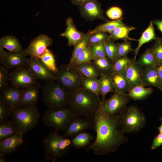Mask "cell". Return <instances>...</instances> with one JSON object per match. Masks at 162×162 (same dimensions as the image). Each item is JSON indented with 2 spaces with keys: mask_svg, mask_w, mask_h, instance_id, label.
<instances>
[{
  "mask_svg": "<svg viewBox=\"0 0 162 162\" xmlns=\"http://www.w3.org/2000/svg\"><path fill=\"white\" fill-rule=\"evenodd\" d=\"M93 129L96 132L94 142L85 150L104 155L115 152L127 140L118 123V115H110L99 108L92 118Z\"/></svg>",
  "mask_w": 162,
  "mask_h": 162,
  "instance_id": "6da1fadb",
  "label": "cell"
},
{
  "mask_svg": "<svg viewBox=\"0 0 162 162\" xmlns=\"http://www.w3.org/2000/svg\"><path fill=\"white\" fill-rule=\"evenodd\" d=\"M101 102L99 96L83 87L69 91L67 105L79 116L92 119Z\"/></svg>",
  "mask_w": 162,
  "mask_h": 162,
  "instance_id": "7a4b0ae2",
  "label": "cell"
},
{
  "mask_svg": "<svg viewBox=\"0 0 162 162\" xmlns=\"http://www.w3.org/2000/svg\"><path fill=\"white\" fill-rule=\"evenodd\" d=\"M55 130L43 140L44 159L55 162L63 157L72 146L71 140L58 134Z\"/></svg>",
  "mask_w": 162,
  "mask_h": 162,
  "instance_id": "3957f363",
  "label": "cell"
},
{
  "mask_svg": "<svg viewBox=\"0 0 162 162\" xmlns=\"http://www.w3.org/2000/svg\"><path fill=\"white\" fill-rule=\"evenodd\" d=\"M55 80H50L42 88V99L48 109H60L67 105L69 91Z\"/></svg>",
  "mask_w": 162,
  "mask_h": 162,
  "instance_id": "277c9868",
  "label": "cell"
},
{
  "mask_svg": "<svg viewBox=\"0 0 162 162\" xmlns=\"http://www.w3.org/2000/svg\"><path fill=\"white\" fill-rule=\"evenodd\" d=\"M12 119L19 131L24 134L37 124L40 115L36 106L10 109Z\"/></svg>",
  "mask_w": 162,
  "mask_h": 162,
  "instance_id": "5b68a950",
  "label": "cell"
},
{
  "mask_svg": "<svg viewBox=\"0 0 162 162\" xmlns=\"http://www.w3.org/2000/svg\"><path fill=\"white\" fill-rule=\"evenodd\" d=\"M118 123L124 133L140 131L146 125V119L144 114L137 107H126L118 115Z\"/></svg>",
  "mask_w": 162,
  "mask_h": 162,
  "instance_id": "8992f818",
  "label": "cell"
},
{
  "mask_svg": "<svg viewBox=\"0 0 162 162\" xmlns=\"http://www.w3.org/2000/svg\"><path fill=\"white\" fill-rule=\"evenodd\" d=\"M78 116L69 107L60 109H48L43 115L42 122L57 131L65 130L73 119Z\"/></svg>",
  "mask_w": 162,
  "mask_h": 162,
  "instance_id": "52a82bcc",
  "label": "cell"
},
{
  "mask_svg": "<svg viewBox=\"0 0 162 162\" xmlns=\"http://www.w3.org/2000/svg\"><path fill=\"white\" fill-rule=\"evenodd\" d=\"M58 69L56 81L67 90L69 91L84 87L82 81L84 76L75 67L63 64Z\"/></svg>",
  "mask_w": 162,
  "mask_h": 162,
  "instance_id": "ba28073f",
  "label": "cell"
},
{
  "mask_svg": "<svg viewBox=\"0 0 162 162\" xmlns=\"http://www.w3.org/2000/svg\"><path fill=\"white\" fill-rule=\"evenodd\" d=\"M130 98L128 94L114 91L109 98L101 101L99 109L107 114L117 115L125 108Z\"/></svg>",
  "mask_w": 162,
  "mask_h": 162,
  "instance_id": "9c48e42d",
  "label": "cell"
},
{
  "mask_svg": "<svg viewBox=\"0 0 162 162\" xmlns=\"http://www.w3.org/2000/svg\"><path fill=\"white\" fill-rule=\"evenodd\" d=\"M36 78L27 68H16L9 73V81L11 86L23 88L33 85H38Z\"/></svg>",
  "mask_w": 162,
  "mask_h": 162,
  "instance_id": "30bf717a",
  "label": "cell"
},
{
  "mask_svg": "<svg viewBox=\"0 0 162 162\" xmlns=\"http://www.w3.org/2000/svg\"><path fill=\"white\" fill-rule=\"evenodd\" d=\"M25 49L18 52H6L0 47V58L3 65L8 69L27 67Z\"/></svg>",
  "mask_w": 162,
  "mask_h": 162,
  "instance_id": "8fae6325",
  "label": "cell"
},
{
  "mask_svg": "<svg viewBox=\"0 0 162 162\" xmlns=\"http://www.w3.org/2000/svg\"><path fill=\"white\" fill-rule=\"evenodd\" d=\"M79 9L81 16L87 21L99 19L107 21L98 0H89L79 6Z\"/></svg>",
  "mask_w": 162,
  "mask_h": 162,
  "instance_id": "7c38bea8",
  "label": "cell"
},
{
  "mask_svg": "<svg viewBox=\"0 0 162 162\" xmlns=\"http://www.w3.org/2000/svg\"><path fill=\"white\" fill-rule=\"evenodd\" d=\"M27 68L36 79L46 82L56 81V76L45 65L39 58L32 57L28 58Z\"/></svg>",
  "mask_w": 162,
  "mask_h": 162,
  "instance_id": "4fadbf2b",
  "label": "cell"
},
{
  "mask_svg": "<svg viewBox=\"0 0 162 162\" xmlns=\"http://www.w3.org/2000/svg\"><path fill=\"white\" fill-rule=\"evenodd\" d=\"M52 43V40L47 35L40 34L30 41L29 46L26 49L27 55L30 57L39 58Z\"/></svg>",
  "mask_w": 162,
  "mask_h": 162,
  "instance_id": "5bb4252c",
  "label": "cell"
},
{
  "mask_svg": "<svg viewBox=\"0 0 162 162\" xmlns=\"http://www.w3.org/2000/svg\"><path fill=\"white\" fill-rule=\"evenodd\" d=\"M92 119L82 118L77 116L71 121L65 130L64 136L66 137L74 136L88 129H93Z\"/></svg>",
  "mask_w": 162,
  "mask_h": 162,
  "instance_id": "9a60e30c",
  "label": "cell"
},
{
  "mask_svg": "<svg viewBox=\"0 0 162 162\" xmlns=\"http://www.w3.org/2000/svg\"><path fill=\"white\" fill-rule=\"evenodd\" d=\"M23 88L11 86L2 90L0 96L11 109L21 107L20 104Z\"/></svg>",
  "mask_w": 162,
  "mask_h": 162,
  "instance_id": "2e32d148",
  "label": "cell"
},
{
  "mask_svg": "<svg viewBox=\"0 0 162 162\" xmlns=\"http://www.w3.org/2000/svg\"><path fill=\"white\" fill-rule=\"evenodd\" d=\"M143 67L139 65L136 61H134L133 59L125 71L130 89L138 85L143 86Z\"/></svg>",
  "mask_w": 162,
  "mask_h": 162,
  "instance_id": "e0dca14e",
  "label": "cell"
},
{
  "mask_svg": "<svg viewBox=\"0 0 162 162\" xmlns=\"http://www.w3.org/2000/svg\"><path fill=\"white\" fill-rule=\"evenodd\" d=\"M23 135L19 132L0 141V155L4 156L15 152L24 142Z\"/></svg>",
  "mask_w": 162,
  "mask_h": 162,
  "instance_id": "ac0fdd59",
  "label": "cell"
},
{
  "mask_svg": "<svg viewBox=\"0 0 162 162\" xmlns=\"http://www.w3.org/2000/svg\"><path fill=\"white\" fill-rule=\"evenodd\" d=\"M65 24L66 26L65 30L60 36L67 39L68 46H74L82 39L85 34L76 29L73 20L71 17L67 18Z\"/></svg>",
  "mask_w": 162,
  "mask_h": 162,
  "instance_id": "d6986e66",
  "label": "cell"
},
{
  "mask_svg": "<svg viewBox=\"0 0 162 162\" xmlns=\"http://www.w3.org/2000/svg\"><path fill=\"white\" fill-rule=\"evenodd\" d=\"M39 85H33L23 88L20 106L29 107L35 106L39 99Z\"/></svg>",
  "mask_w": 162,
  "mask_h": 162,
  "instance_id": "ffe728a7",
  "label": "cell"
},
{
  "mask_svg": "<svg viewBox=\"0 0 162 162\" xmlns=\"http://www.w3.org/2000/svg\"><path fill=\"white\" fill-rule=\"evenodd\" d=\"M143 85L152 86L162 91V82L158 74L157 66L151 67L144 69Z\"/></svg>",
  "mask_w": 162,
  "mask_h": 162,
  "instance_id": "44dd1931",
  "label": "cell"
},
{
  "mask_svg": "<svg viewBox=\"0 0 162 162\" xmlns=\"http://www.w3.org/2000/svg\"><path fill=\"white\" fill-rule=\"evenodd\" d=\"M109 75L112 83L114 91L126 93L130 89L125 71L119 73L111 72Z\"/></svg>",
  "mask_w": 162,
  "mask_h": 162,
  "instance_id": "7402d4cb",
  "label": "cell"
},
{
  "mask_svg": "<svg viewBox=\"0 0 162 162\" xmlns=\"http://www.w3.org/2000/svg\"><path fill=\"white\" fill-rule=\"evenodd\" d=\"M156 38L153 23L152 21H151L147 28L142 33L140 38L137 40L138 41V45L134 50V54L133 58L134 60L136 61L139 51L143 45L153 40H155Z\"/></svg>",
  "mask_w": 162,
  "mask_h": 162,
  "instance_id": "603a6c76",
  "label": "cell"
},
{
  "mask_svg": "<svg viewBox=\"0 0 162 162\" xmlns=\"http://www.w3.org/2000/svg\"><path fill=\"white\" fill-rule=\"evenodd\" d=\"M135 29V28L134 27L123 23L117 27L110 33V39L114 41L118 40H135V39L130 38L128 35L130 32Z\"/></svg>",
  "mask_w": 162,
  "mask_h": 162,
  "instance_id": "cb8c5ba5",
  "label": "cell"
},
{
  "mask_svg": "<svg viewBox=\"0 0 162 162\" xmlns=\"http://www.w3.org/2000/svg\"><path fill=\"white\" fill-rule=\"evenodd\" d=\"M0 47L12 52H18L22 50V45L19 41L12 35H6L1 38Z\"/></svg>",
  "mask_w": 162,
  "mask_h": 162,
  "instance_id": "d4e9b609",
  "label": "cell"
},
{
  "mask_svg": "<svg viewBox=\"0 0 162 162\" xmlns=\"http://www.w3.org/2000/svg\"><path fill=\"white\" fill-rule=\"evenodd\" d=\"M91 34L88 31L74 46L69 63L68 64V66L73 67L75 65L79 56L87 46L88 40Z\"/></svg>",
  "mask_w": 162,
  "mask_h": 162,
  "instance_id": "484cf974",
  "label": "cell"
},
{
  "mask_svg": "<svg viewBox=\"0 0 162 162\" xmlns=\"http://www.w3.org/2000/svg\"><path fill=\"white\" fill-rule=\"evenodd\" d=\"M136 62L139 65L145 68L157 66L159 64L155 54L151 48L147 49Z\"/></svg>",
  "mask_w": 162,
  "mask_h": 162,
  "instance_id": "4316f807",
  "label": "cell"
},
{
  "mask_svg": "<svg viewBox=\"0 0 162 162\" xmlns=\"http://www.w3.org/2000/svg\"><path fill=\"white\" fill-rule=\"evenodd\" d=\"M152 87L146 88L141 85L136 86L128 92V94L130 98L134 100L143 99L152 93Z\"/></svg>",
  "mask_w": 162,
  "mask_h": 162,
  "instance_id": "83f0119b",
  "label": "cell"
},
{
  "mask_svg": "<svg viewBox=\"0 0 162 162\" xmlns=\"http://www.w3.org/2000/svg\"><path fill=\"white\" fill-rule=\"evenodd\" d=\"M94 138L89 133L82 132L74 136L71 140L72 146L78 149L85 148Z\"/></svg>",
  "mask_w": 162,
  "mask_h": 162,
  "instance_id": "f1b7e54d",
  "label": "cell"
},
{
  "mask_svg": "<svg viewBox=\"0 0 162 162\" xmlns=\"http://www.w3.org/2000/svg\"><path fill=\"white\" fill-rule=\"evenodd\" d=\"M19 132L11 119L0 124V141Z\"/></svg>",
  "mask_w": 162,
  "mask_h": 162,
  "instance_id": "f546056e",
  "label": "cell"
},
{
  "mask_svg": "<svg viewBox=\"0 0 162 162\" xmlns=\"http://www.w3.org/2000/svg\"><path fill=\"white\" fill-rule=\"evenodd\" d=\"M100 84V94L102 98V101H104L108 93L114 92V90L110 77L109 74H101L99 79Z\"/></svg>",
  "mask_w": 162,
  "mask_h": 162,
  "instance_id": "4dcf8cb0",
  "label": "cell"
},
{
  "mask_svg": "<svg viewBox=\"0 0 162 162\" xmlns=\"http://www.w3.org/2000/svg\"><path fill=\"white\" fill-rule=\"evenodd\" d=\"M39 58L45 65L56 76L58 69L56 65L54 56L52 51L46 49Z\"/></svg>",
  "mask_w": 162,
  "mask_h": 162,
  "instance_id": "1f68e13d",
  "label": "cell"
},
{
  "mask_svg": "<svg viewBox=\"0 0 162 162\" xmlns=\"http://www.w3.org/2000/svg\"><path fill=\"white\" fill-rule=\"evenodd\" d=\"M85 76L98 78L100 74L91 62L84 63L74 66Z\"/></svg>",
  "mask_w": 162,
  "mask_h": 162,
  "instance_id": "d6a6232c",
  "label": "cell"
},
{
  "mask_svg": "<svg viewBox=\"0 0 162 162\" xmlns=\"http://www.w3.org/2000/svg\"><path fill=\"white\" fill-rule=\"evenodd\" d=\"M92 61L100 75L109 74L112 72L113 64L107 58H94Z\"/></svg>",
  "mask_w": 162,
  "mask_h": 162,
  "instance_id": "836d02e7",
  "label": "cell"
},
{
  "mask_svg": "<svg viewBox=\"0 0 162 162\" xmlns=\"http://www.w3.org/2000/svg\"><path fill=\"white\" fill-rule=\"evenodd\" d=\"M123 18L111 21H107L105 23L101 24L93 29L89 31L91 34L96 32H102L110 33L117 27L122 25Z\"/></svg>",
  "mask_w": 162,
  "mask_h": 162,
  "instance_id": "e575fe53",
  "label": "cell"
},
{
  "mask_svg": "<svg viewBox=\"0 0 162 162\" xmlns=\"http://www.w3.org/2000/svg\"><path fill=\"white\" fill-rule=\"evenodd\" d=\"M82 84L84 87L87 90L99 96L100 92V84L98 78L85 76Z\"/></svg>",
  "mask_w": 162,
  "mask_h": 162,
  "instance_id": "d590c367",
  "label": "cell"
},
{
  "mask_svg": "<svg viewBox=\"0 0 162 162\" xmlns=\"http://www.w3.org/2000/svg\"><path fill=\"white\" fill-rule=\"evenodd\" d=\"M104 45L106 57L113 64L117 58L116 44L110 39L104 43Z\"/></svg>",
  "mask_w": 162,
  "mask_h": 162,
  "instance_id": "8d00e7d4",
  "label": "cell"
},
{
  "mask_svg": "<svg viewBox=\"0 0 162 162\" xmlns=\"http://www.w3.org/2000/svg\"><path fill=\"white\" fill-rule=\"evenodd\" d=\"M132 60L133 59L128 58L127 56L118 58L113 64L112 72H125Z\"/></svg>",
  "mask_w": 162,
  "mask_h": 162,
  "instance_id": "74e56055",
  "label": "cell"
},
{
  "mask_svg": "<svg viewBox=\"0 0 162 162\" xmlns=\"http://www.w3.org/2000/svg\"><path fill=\"white\" fill-rule=\"evenodd\" d=\"M110 39V35L106 32H96L92 34L88 40L87 45L90 47L98 44L104 43Z\"/></svg>",
  "mask_w": 162,
  "mask_h": 162,
  "instance_id": "f35d334b",
  "label": "cell"
},
{
  "mask_svg": "<svg viewBox=\"0 0 162 162\" xmlns=\"http://www.w3.org/2000/svg\"><path fill=\"white\" fill-rule=\"evenodd\" d=\"M117 58L123 56H126L129 52L133 50L132 45L128 40H124L121 43L116 44Z\"/></svg>",
  "mask_w": 162,
  "mask_h": 162,
  "instance_id": "ab89813d",
  "label": "cell"
},
{
  "mask_svg": "<svg viewBox=\"0 0 162 162\" xmlns=\"http://www.w3.org/2000/svg\"><path fill=\"white\" fill-rule=\"evenodd\" d=\"M104 43H99L89 47L93 59L106 58Z\"/></svg>",
  "mask_w": 162,
  "mask_h": 162,
  "instance_id": "60d3db41",
  "label": "cell"
},
{
  "mask_svg": "<svg viewBox=\"0 0 162 162\" xmlns=\"http://www.w3.org/2000/svg\"><path fill=\"white\" fill-rule=\"evenodd\" d=\"M10 108L0 97V124H2L8 120L10 115Z\"/></svg>",
  "mask_w": 162,
  "mask_h": 162,
  "instance_id": "b9f144b4",
  "label": "cell"
},
{
  "mask_svg": "<svg viewBox=\"0 0 162 162\" xmlns=\"http://www.w3.org/2000/svg\"><path fill=\"white\" fill-rule=\"evenodd\" d=\"M93 59L90 47L87 45L79 56L74 66L83 63L91 62Z\"/></svg>",
  "mask_w": 162,
  "mask_h": 162,
  "instance_id": "7bdbcfd3",
  "label": "cell"
},
{
  "mask_svg": "<svg viewBox=\"0 0 162 162\" xmlns=\"http://www.w3.org/2000/svg\"><path fill=\"white\" fill-rule=\"evenodd\" d=\"M9 69L3 65L0 67V89L2 90L9 86Z\"/></svg>",
  "mask_w": 162,
  "mask_h": 162,
  "instance_id": "ee69618b",
  "label": "cell"
},
{
  "mask_svg": "<svg viewBox=\"0 0 162 162\" xmlns=\"http://www.w3.org/2000/svg\"><path fill=\"white\" fill-rule=\"evenodd\" d=\"M159 63L162 62V40L161 38H157L155 42L151 48Z\"/></svg>",
  "mask_w": 162,
  "mask_h": 162,
  "instance_id": "f6af8a7d",
  "label": "cell"
},
{
  "mask_svg": "<svg viewBox=\"0 0 162 162\" xmlns=\"http://www.w3.org/2000/svg\"><path fill=\"white\" fill-rule=\"evenodd\" d=\"M123 11L120 8L113 6L109 9L106 12V14L109 18L113 20H117L122 18Z\"/></svg>",
  "mask_w": 162,
  "mask_h": 162,
  "instance_id": "bcb514c9",
  "label": "cell"
},
{
  "mask_svg": "<svg viewBox=\"0 0 162 162\" xmlns=\"http://www.w3.org/2000/svg\"><path fill=\"white\" fill-rule=\"evenodd\" d=\"M162 145V134L159 133L154 138L151 147L152 150L156 149Z\"/></svg>",
  "mask_w": 162,
  "mask_h": 162,
  "instance_id": "7dc6e473",
  "label": "cell"
},
{
  "mask_svg": "<svg viewBox=\"0 0 162 162\" xmlns=\"http://www.w3.org/2000/svg\"><path fill=\"white\" fill-rule=\"evenodd\" d=\"M153 24L155 25L157 28L162 33V20L157 19L152 21Z\"/></svg>",
  "mask_w": 162,
  "mask_h": 162,
  "instance_id": "c3c4849f",
  "label": "cell"
},
{
  "mask_svg": "<svg viewBox=\"0 0 162 162\" xmlns=\"http://www.w3.org/2000/svg\"><path fill=\"white\" fill-rule=\"evenodd\" d=\"M157 69L159 76L162 82V62L159 63L157 66Z\"/></svg>",
  "mask_w": 162,
  "mask_h": 162,
  "instance_id": "681fc988",
  "label": "cell"
},
{
  "mask_svg": "<svg viewBox=\"0 0 162 162\" xmlns=\"http://www.w3.org/2000/svg\"><path fill=\"white\" fill-rule=\"evenodd\" d=\"M89 0H71L72 3L76 5L79 6Z\"/></svg>",
  "mask_w": 162,
  "mask_h": 162,
  "instance_id": "f907efd6",
  "label": "cell"
},
{
  "mask_svg": "<svg viewBox=\"0 0 162 162\" xmlns=\"http://www.w3.org/2000/svg\"><path fill=\"white\" fill-rule=\"evenodd\" d=\"M160 119L161 120V123L160 126L159 127L157 128L159 133L162 134V117H160Z\"/></svg>",
  "mask_w": 162,
  "mask_h": 162,
  "instance_id": "816d5d0a",
  "label": "cell"
},
{
  "mask_svg": "<svg viewBox=\"0 0 162 162\" xmlns=\"http://www.w3.org/2000/svg\"><path fill=\"white\" fill-rule=\"evenodd\" d=\"M6 161L4 156L0 155V162H6Z\"/></svg>",
  "mask_w": 162,
  "mask_h": 162,
  "instance_id": "f5cc1de1",
  "label": "cell"
}]
</instances>
